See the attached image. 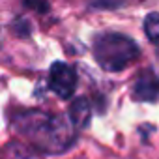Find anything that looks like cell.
<instances>
[{
    "label": "cell",
    "mask_w": 159,
    "mask_h": 159,
    "mask_svg": "<svg viewBox=\"0 0 159 159\" xmlns=\"http://www.w3.org/2000/svg\"><path fill=\"white\" fill-rule=\"evenodd\" d=\"M139 56V45L124 34H101L94 41V58L105 71H122Z\"/></svg>",
    "instance_id": "2"
},
{
    "label": "cell",
    "mask_w": 159,
    "mask_h": 159,
    "mask_svg": "<svg viewBox=\"0 0 159 159\" xmlns=\"http://www.w3.org/2000/svg\"><path fill=\"white\" fill-rule=\"evenodd\" d=\"M144 34L152 41H159V13H148L144 19Z\"/></svg>",
    "instance_id": "6"
},
{
    "label": "cell",
    "mask_w": 159,
    "mask_h": 159,
    "mask_svg": "<svg viewBox=\"0 0 159 159\" xmlns=\"http://www.w3.org/2000/svg\"><path fill=\"white\" fill-rule=\"evenodd\" d=\"M90 118H92V107L88 103L86 98H77L71 105H69V120L77 129H84L90 125Z\"/></svg>",
    "instance_id": "5"
},
{
    "label": "cell",
    "mask_w": 159,
    "mask_h": 159,
    "mask_svg": "<svg viewBox=\"0 0 159 159\" xmlns=\"http://www.w3.org/2000/svg\"><path fill=\"white\" fill-rule=\"evenodd\" d=\"M157 94H159V83H155L152 73H142L133 84V99L137 101H142V103L155 101Z\"/></svg>",
    "instance_id": "4"
},
{
    "label": "cell",
    "mask_w": 159,
    "mask_h": 159,
    "mask_svg": "<svg viewBox=\"0 0 159 159\" xmlns=\"http://www.w3.org/2000/svg\"><path fill=\"white\" fill-rule=\"evenodd\" d=\"M13 127L28 137L34 146L47 153L66 152L75 140V125L64 116H52L43 111H25L13 118Z\"/></svg>",
    "instance_id": "1"
},
{
    "label": "cell",
    "mask_w": 159,
    "mask_h": 159,
    "mask_svg": "<svg viewBox=\"0 0 159 159\" xmlns=\"http://www.w3.org/2000/svg\"><path fill=\"white\" fill-rule=\"evenodd\" d=\"M49 88L60 99H69L77 88V75L66 62H54L49 71Z\"/></svg>",
    "instance_id": "3"
}]
</instances>
